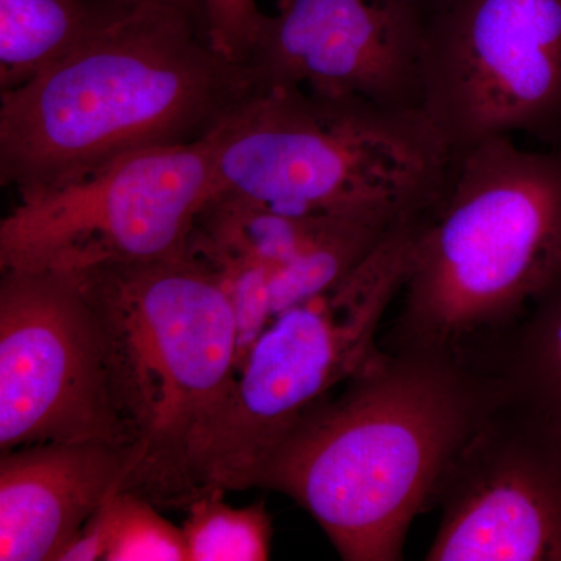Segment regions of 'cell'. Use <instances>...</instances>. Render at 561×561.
Here are the masks:
<instances>
[{
    "label": "cell",
    "mask_w": 561,
    "mask_h": 561,
    "mask_svg": "<svg viewBox=\"0 0 561 561\" xmlns=\"http://www.w3.org/2000/svg\"><path fill=\"white\" fill-rule=\"evenodd\" d=\"M502 394L476 362L379 351L290 432L257 489L297 502L343 560H402L413 519Z\"/></svg>",
    "instance_id": "obj_1"
},
{
    "label": "cell",
    "mask_w": 561,
    "mask_h": 561,
    "mask_svg": "<svg viewBox=\"0 0 561 561\" xmlns=\"http://www.w3.org/2000/svg\"><path fill=\"white\" fill-rule=\"evenodd\" d=\"M251 90L205 24L168 3L133 5L43 70L0 92V183L25 202L111 162L216 131Z\"/></svg>",
    "instance_id": "obj_2"
},
{
    "label": "cell",
    "mask_w": 561,
    "mask_h": 561,
    "mask_svg": "<svg viewBox=\"0 0 561 561\" xmlns=\"http://www.w3.org/2000/svg\"><path fill=\"white\" fill-rule=\"evenodd\" d=\"M73 273L101 324L127 442L121 490L186 508L202 494V459L238 379L230 295L190 251Z\"/></svg>",
    "instance_id": "obj_3"
},
{
    "label": "cell",
    "mask_w": 561,
    "mask_h": 561,
    "mask_svg": "<svg viewBox=\"0 0 561 561\" xmlns=\"http://www.w3.org/2000/svg\"><path fill=\"white\" fill-rule=\"evenodd\" d=\"M561 272V149L497 136L453 154L420 214L394 348L489 367L502 339Z\"/></svg>",
    "instance_id": "obj_4"
},
{
    "label": "cell",
    "mask_w": 561,
    "mask_h": 561,
    "mask_svg": "<svg viewBox=\"0 0 561 561\" xmlns=\"http://www.w3.org/2000/svg\"><path fill=\"white\" fill-rule=\"evenodd\" d=\"M451 162L423 111L264 88L217 128L210 198L294 216L404 217L437 201Z\"/></svg>",
    "instance_id": "obj_5"
},
{
    "label": "cell",
    "mask_w": 561,
    "mask_h": 561,
    "mask_svg": "<svg viewBox=\"0 0 561 561\" xmlns=\"http://www.w3.org/2000/svg\"><path fill=\"white\" fill-rule=\"evenodd\" d=\"M420 214L404 217L330 289L280 312L243 360L201 465L202 494L257 489L267 461L317 405L379 353Z\"/></svg>",
    "instance_id": "obj_6"
},
{
    "label": "cell",
    "mask_w": 561,
    "mask_h": 561,
    "mask_svg": "<svg viewBox=\"0 0 561 561\" xmlns=\"http://www.w3.org/2000/svg\"><path fill=\"white\" fill-rule=\"evenodd\" d=\"M217 130L153 147L18 203L0 221V271L80 272L179 257L214 191Z\"/></svg>",
    "instance_id": "obj_7"
},
{
    "label": "cell",
    "mask_w": 561,
    "mask_h": 561,
    "mask_svg": "<svg viewBox=\"0 0 561 561\" xmlns=\"http://www.w3.org/2000/svg\"><path fill=\"white\" fill-rule=\"evenodd\" d=\"M421 111L453 154L561 142V0H449L424 22Z\"/></svg>",
    "instance_id": "obj_8"
},
{
    "label": "cell",
    "mask_w": 561,
    "mask_h": 561,
    "mask_svg": "<svg viewBox=\"0 0 561 561\" xmlns=\"http://www.w3.org/2000/svg\"><path fill=\"white\" fill-rule=\"evenodd\" d=\"M39 443H105L127 451L101 324L77 273L5 271L0 451Z\"/></svg>",
    "instance_id": "obj_9"
},
{
    "label": "cell",
    "mask_w": 561,
    "mask_h": 561,
    "mask_svg": "<svg viewBox=\"0 0 561 561\" xmlns=\"http://www.w3.org/2000/svg\"><path fill=\"white\" fill-rule=\"evenodd\" d=\"M424 560L561 561V438L502 394L443 472Z\"/></svg>",
    "instance_id": "obj_10"
},
{
    "label": "cell",
    "mask_w": 561,
    "mask_h": 561,
    "mask_svg": "<svg viewBox=\"0 0 561 561\" xmlns=\"http://www.w3.org/2000/svg\"><path fill=\"white\" fill-rule=\"evenodd\" d=\"M424 22L402 0H276L245 65L251 87L421 111Z\"/></svg>",
    "instance_id": "obj_11"
},
{
    "label": "cell",
    "mask_w": 561,
    "mask_h": 561,
    "mask_svg": "<svg viewBox=\"0 0 561 561\" xmlns=\"http://www.w3.org/2000/svg\"><path fill=\"white\" fill-rule=\"evenodd\" d=\"M105 443H39L0 457V560L58 561L127 474Z\"/></svg>",
    "instance_id": "obj_12"
},
{
    "label": "cell",
    "mask_w": 561,
    "mask_h": 561,
    "mask_svg": "<svg viewBox=\"0 0 561 561\" xmlns=\"http://www.w3.org/2000/svg\"><path fill=\"white\" fill-rule=\"evenodd\" d=\"M138 3L0 0V92L65 60Z\"/></svg>",
    "instance_id": "obj_13"
},
{
    "label": "cell",
    "mask_w": 561,
    "mask_h": 561,
    "mask_svg": "<svg viewBox=\"0 0 561 561\" xmlns=\"http://www.w3.org/2000/svg\"><path fill=\"white\" fill-rule=\"evenodd\" d=\"M511 400L561 438V272L490 359Z\"/></svg>",
    "instance_id": "obj_14"
},
{
    "label": "cell",
    "mask_w": 561,
    "mask_h": 561,
    "mask_svg": "<svg viewBox=\"0 0 561 561\" xmlns=\"http://www.w3.org/2000/svg\"><path fill=\"white\" fill-rule=\"evenodd\" d=\"M224 490H209L187 505L183 524L187 561L271 559L273 526L264 501L231 507Z\"/></svg>",
    "instance_id": "obj_15"
},
{
    "label": "cell",
    "mask_w": 561,
    "mask_h": 561,
    "mask_svg": "<svg viewBox=\"0 0 561 561\" xmlns=\"http://www.w3.org/2000/svg\"><path fill=\"white\" fill-rule=\"evenodd\" d=\"M105 561H187L183 529L158 512V505L117 486L103 502Z\"/></svg>",
    "instance_id": "obj_16"
},
{
    "label": "cell",
    "mask_w": 561,
    "mask_h": 561,
    "mask_svg": "<svg viewBox=\"0 0 561 561\" xmlns=\"http://www.w3.org/2000/svg\"><path fill=\"white\" fill-rule=\"evenodd\" d=\"M206 33L214 49L247 65L264 13L256 0H205Z\"/></svg>",
    "instance_id": "obj_17"
},
{
    "label": "cell",
    "mask_w": 561,
    "mask_h": 561,
    "mask_svg": "<svg viewBox=\"0 0 561 561\" xmlns=\"http://www.w3.org/2000/svg\"><path fill=\"white\" fill-rule=\"evenodd\" d=\"M122 2L128 3H146V2H158L168 3V5L179 7V9L187 11V13L194 14L197 20H201L206 27V13H205V0H122Z\"/></svg>",
    "instance_id": "obj_18"
},
{
    "label": "cell",
    "mask_w": 561,
    "mask_h": 561,
    "mask_svg": "<svg viewBox=\"0 0 561 561\" xmlns=\"http://www.w3.org/2000/svg\"><path fill=\"white\" fill-rule=\"evenodd\" d=\"M402 2H404L405 5L411 7L412 10H415L416 13L426 21L427 18L432 16V14L442 10L449 0H402Z\"/></svg>",
    "instance_id": "obj_19"
}]
</instances>
